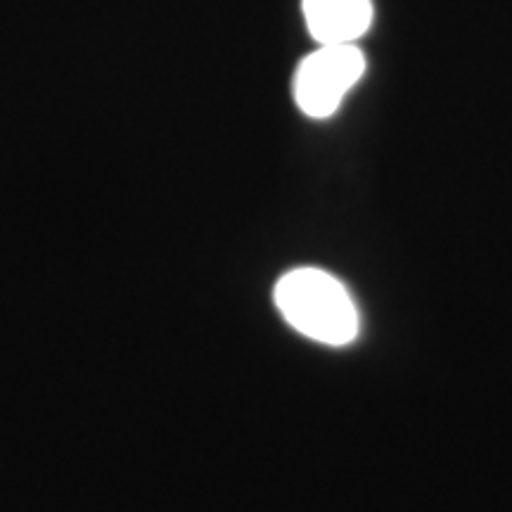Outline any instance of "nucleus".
I'll return each instance as SVG.
<instances>
[{"label": "nucleus", "instance_id": "obj_1", "mask_svg": "<svg viewBox=\"0 0 512 512\" xmlns=\"http://www.w3.org/2000/svg\"><path fill=\"white\" fill-rule=\"evenodd\" d=\"M275 304L294 330L330 347L358 335V311L347 287L320 268H297L275 285Z\"/></svg>", "mask_w": 512, "mask_h": 512}, {"label": "nucleus", "instance_id": "obj_2", "mask_svg": "<svg viewBox=\"0 0 512 512\" xmlns=\"http://www.w3.org/2000/svg\"><path fill=\"white\" fill-rule=\"evenodd\" d=\"M363 72L366 57L354 43H325L299 64L294 76V98L299 110L313 119L330 117Z\"/></svg>", "mask_w": 512, "mask_h": 512}, {"label": "nucleus", "instance_id": "obj_3", "mask_svg": "<svg viewBox=\"0 0 512 512\" xmlns=\"http://www.w3.org/2000/svg\"><path fill=\"white\" fill-rule=\"evenodd\" d=\"M304 19L311 36L325 43H354L373 22L370 0H304Z\"/></svg>", "mask_w": 512, "mask_h": 512}]
</instances>
